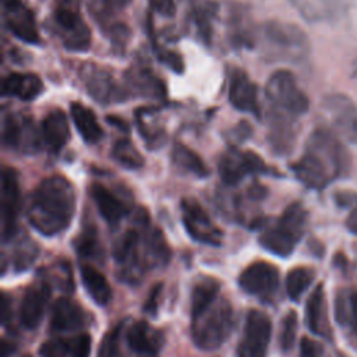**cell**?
Segmentation results:
<instances>
[{"instance_id":"1","label":"cell","mask_w":357,"mask_h":357,"mask_svg":"<svg viewBox=\"0 0 357 357\" xmlns=\"http://www.w3.org/2000/svg\"><path fill=\"white\" fill-rule=\"evenodd\" d=\"M77 195L73 183L60 174L45 177L31 194L26 219L43 236L64 231L75 213Z\"/></svg>"},{"instance_id":"2","label":"cell","mask_w":357,"mask_h":357,"mask_svg":"<svg viewBox=\"0 0 357 357\" xmlns=\"http://www.w3.org/2000/svg\"><path fill=\"white\" fill-rule=\"evenodd\" d=\"M350 158L343 145L326 130H315L301 158L291 165L298 181L310 188H324L333 178L347 173Z\"/></svg>"},{"instance_id":"3","label":"cell","mask_w":357,"mask_h":357,"mask_svg":"<svg viewBox=\"0 0 357 357\" xmlns=\"http://www.w3.org/2000/svg\"><path fill=\"white\" fill-rule=\"evenodd\" d=\"M264 52L269 60L297 61L310 52L308 36L297 25L283 21H268L261 29Z\"/></svg>"},{"instance_id":"4","label":"cell","mask_w":357,"mask_h":357,"mask_svg":"<svg viewBox=\"0 0 357 357\" xmlns=\"http://www.w3.org/2000/svg\"><path fill=\"white\" fill-rule=\"evenodd\" d=\"M307 222V211L303 204H290L280 218L259 236V244L269 252L287 257L303 237Z\"/></svg>"},{"instance_id":"5","label":"cell","mask_w":357,"mask_h":357,"mask_svg":"<svg viewBox=\"0 0 357 357\" xmlns=\"http://www.w3.org/2000/svg\"><path fill=\"white\" fill-rule=\"evenodd\" d=\"M191 319L192 340L202 350L218 349L230 336L234 325V314L226 300H216L206 311Z\"/></svg>"},{"instance_id":"6","label":"cell","mask_w":357,"mask_h":357,"mask_svg":"<svg viewBox=\"0 0 357 357\" xmlns=\"http://www.w3.org/2000/svg\"><path fill=\"white\" fill-rule=\"evenodd\" d=\"M265 95L271 105V112L293 119L303 116L310 107L307 95L297 85L296 77L287 70H278L269 77Z\"/></svg>"},{"instance_id":"7","label":"cell","mask_w":357,"mask_h":357,"mask_svg":"<svg viewBox=\"0 0 357 357\" xmlns=\"http://www.w3.org/2000/svg\"><path fill=\"white\" fill-rule=\"evenodd\" d=\"M3 144L24 155H33L40 149L42 131L35 126L31 116L24 113H8L3 117Z\"/></svg>"},{"instance_id":"8","label":"cell","mask_w":357,"mask_h":357,"mask_svg":"<svg viewBox=\"0 0 357 357\" xmlns=\"http://www.w3.org/2000/svg\"><path fill=\"white\" fill-rule=\"evenodd\" d=\"M53 21L56 33L67 50L85 52L89 49L92 42L91 29L74 6H56Z\"/></svg>"},{"instance_id":"9","label":"cell","mask_w":357,"mask_h":357,"mask_svg":"<svg viewBox=\"0 0 357 357\" xmlns=\"http://www.w3.org/2000/svg\"><path fill=\"white\" fill-rule=\"evenodd\" d=\"M219 174L225 184H238L248 174H261L269 172L264 159L252 151H226L219 160Z\"/></svg>"},{"instance_id":"10","label":"cell","mask_w":357,"mask_h":357,"mask_svg":"<svg viewBox=\"0 0 357 357\" xmlns=\"http://www.w3.org/2000/svg\"><path fill=\"white\" fill-rule=\"evenodd\" d=\"M181 218L187 233L199 243L209 245H220L223 233L212 222L206 211L192 198L181 201Z\"/></svg>"},{"instance_id":"11","label":"cell","mask_w":357,"mask_h":357,"mask_svg":"<svg viewBox=\"0 0 357 357\" xmlns=\"http://www.w3.org/2000/svg\"><path fill=\"white\" fill-rule=\"evenodd\" d=\"M272 333L269 317L258 310H251L245 319L244 335L237 349L238 357H265Z\"/></svg>"},{"instance_id":"12","label":"cell","mask_w":357,"mask_h":357,"mask_svg":"<svg viewBox=\"0 0 357 357\" xmlns=\"http://www.w3.org/2000/svg\"><path fill=\"white\" fill-rule=\"evenodd\" d=\"M81 78L88 93L99 103L121 102L126 98L124 89L114 79L113 74L98 64H84L81 67Z\"/></svg>"},{"instance_id":"13","label":"cell","mask_w":357,"mask_h":357,"mask_svg":"<svg viewBox=\"0 0 357 357\" xmlns=\"http://www.w3.org/2000/svg\"><path fill=\"white\" fill-rule=\"evenodd\" d=\"M238 284L245 293L268 301L278 291L279 272L272 264L264 261L254 262L241 272Z\"/></svg>"},{"instance_id":"14","label":"cell","mask_w":357,"mask_h":357,"mask_svg":"<svg viewBox=\"0 0 357 357\" xmlns=\"http://www.w3.org/2000/svg\"><path fill=\"white\" fill-rule=\"evenodd\" d=\"M18 174L13 167H4L1 174V234L3 241L11 240L17 231V218L21 205Z\"/></svg>"},{"instance_id":"15","label":"cell","mask_w":357,"mask_h":357,"mask_svg":"<svg viewBox=\"0 0 357 357\" xmlns=\"http://www.w3.org/2000/svg\"><path fill=\"white\" fill-rule=\"evenodd\" d=\"M4 22L8 31L20 40L36 45L40 40L35 15L22 0H1Z\"/></svg>"},{"instance_id":"16","label":"cell","mask_w":357,"mask_h":357,"mask_svg":"<svg viewBox=\"0 0 357 357\" xmlns=\"http://www.w3.org/2000/svg\"><path fill=\"white\" fill-rule=\"evenodd\" d=\"M229 100L234 109L250 113L257 119L261 117V109L258 105V89L248 74L233 67L229 71Z\"/></svg>"},{"instance_id":"17","label":"cell","mask_w":357,"mask_h":357,"mask_svg":"<svg viewBox=\"0 0 357 357\" xmlns=\"http://www.w3.org/2000/svg\"><path fill=\"white\" fill-rule=\"evenodd\" d=\"M325 107L343 137L357 144V106L354 102L343 93H333L325 99Z\"/></svg>"},{"instance_id":"18","label":"cell","mask_w":357,"mask_h":357,"mask_svg":"<svg viewBox=\"0 0 357 357\" xmlns=\"http://www.w3.org/2000/svg\"><path fill=\"white\" fill-rule=\"evenodd\" d=\"M89 191L100 216L109 225L119 223L131 211L130 201L119 197L114 191L100 183H93Z\"/></svg>"},{"instance_id":"19","label":"cell","mask_w":357,"mask_h":357,"mask_svg":"<svg viewBox=\"0 0 357 357\" xmlns=\"http://www.w3.org/2000/svg\"><path fill=\"white\" fill-rule=\"evenodd\" d=\"M50 297V287L47 283H39L29 287L21 301L20 322L26 329H35L45 312V307Z\"/></svg>"},{"instance_id":"20","label":"cell","mask_w":357,"mask_h":357,"mask_svg":"<svg viewBox=\"0 0 357 357\" xmlns=\"http://www.w3.org/2000/svg\"><path fill=\"white\" fill-rule=\"evenodd\" d=\"M40 131L46 148L53 153L60 152L70 139V126L64 110L59 107L50 110L42 121Z\"/></svg>"},{"instance_id":"21","label":"cell","mask_w":357,"mask_h":357,"mask_svg":"<svg viewBox=\"0 0 357 357\" xmlns=\"http://www.w3.org/2000/svg\"><path fill=\"white\" fill-rule=\"evenodd\" d=\"M85 311L70 298H59L52 310L50 328L54 332L78 331L85 325Z\"/></svg>"},{"instance_id":"22","label":"cell","mask_w":357,"mask_h":357,"mask_svg":"<svg viewBox=\"0 0 357 357\" xmlns=\"http://www.w3.org/2000/svg\"><path fill=\"white\" fill-rule=\"evenodd\" d=\"M1 92L20 100H33L43 92V82L33 73H10L3 79Z\"/></svg>"},{"instance_id":"23","label":"cell","mask_w":357,"mask_h":357,"mask_svg":"<svg viewBox=\"0 0 357 357\" xmlns=\"http://www.w3.org/2000/svg\"><path fill=\"white\" fill-rule=\"evenodd\" d=\"M163 342L162 332L144 321L134 324L127 333V344L139 354H156L163 346Z\"/></svg>"},{"instance_id":"24","label":"cell","mask_w":357,"mask_h":357,"mask_svg":"<svg viewBox=\"0 0 357 357\" xmlns=\"http://www.w3.org/2000/svg\"><path fill=\"white\" fill-rule=\"evenodd\" d=\"M70 114L78 134L86 144L93 145L102 139L103 128L92 109L86 107L81 102H73L70 106Z\"/></svg>"},{"instance_id":"25","label":"cell","mask_w":357,"mask_h":357,"mask_svg":"<svg viewBox=\"0 0 357 357\" xmlns=\"http://www.w3.org/2000/svg\"><path fill=\"white\" fill-rule=\"evenodd\" d=\"M305 324L312 333L319 336H328L325 294L322 284H318L308 297L305 305Z\"/></svg>"},{"instance_id":"26","label":"cell","mask_w":357,"mask_h":357,"mask_svg":"<svg viewBox=\"0 0 357 357\" xmlns=\"http://www.w3.org/2000/svg\"><path fill=\"white\" fill-rule=\"evenodd\" d=\"M81 279L86 293L98 305H106L112 298V287L103 273L92 265L81 266Z\"/></svg>"},{"instance_id":"27","label":"cell","mask_w":357,"mask_h":357,"mask_svg":"<svg viewBox=\"0 0 357 357\" xmlns=\"http://www.w3.org/2000/svg\"><path fill=\"white\" fill-rule=\"evenodd\" d=\"M219 282L213 278H202L192 287L191 293V318L206 311L219 296Z\"/></svg>"},{"instance_id":"28","label":"cell","mask_w":357,"mask_h":357,"mask_svg":"<svg viewBox=\"0 0 357 357\" xmlns=\"http://www.w3.org/2000/svg\"><path fill=\"white\" fill-rule=\"evenodd\" d=\"M172 159L180 170L192 174L194 177L204 178L209 174V169L199 158V155L195 153L191 148L185 146L184 144H176L173 146Z\"/></svg>"},{"instance_id":"29","label":"cell","mask_w":357,"mask_h":357,"mask_svg":"<svg viewBox=\"0 0 357 357\" xmlns=\"http://www.w3.org/2000/svg\"><path fill=\"white\" fill-rule=\"evenodd\" d=\"M128 84L134 86V89L144 96L163 98L166 93V88L163 82L152 74L148 68L134 70L128 74Z\"/></svg>"},{"instance_id":"30","label":"cell","mask_w":357,"mask_h":357,"mask_svg":"<svg viewBox=\"0 0 357 357\" xmlns=\"http://www.w3.org/2000/svg\"><path fill=\"white\" fill-rule=\"evenodd\" d=\"M112 156L120 166L130 170H137L144 166L142 155L134 146V144L127 138H121L114 142L112 149Z\"/></svg>"},{"instance_id":"31","label":"cell","mask_w":357,"mask_h":357,"mask_svg":"<svg viewBox=\"0 0 357 357\" xmlns=\"http://www.w3.org/2000/svg\"><path fill=\"white\" fill-rule=\"evenodd\" d=\"M314 276L315 273L310 268H305V266L293 268L286 278L287 296L293 301H297L304 294V291L310 287V284L314 280Z\"/></svg>"},{"instance_id":"32","label":"cell","mask_w":357,"mask_h":357,"mask_svg":"<svg viewBox=\"0 0 357 357\" xmlns=\"http://www.w3.org/2000/svg\"><path fill=\"white\" fill-rule=\"evenodd\" d=\"M336 319L349 325L353 333L357 336V291L347 296H340L336 300Z\"/></svg>"},{"instance_id":"33","label":"cell","mask_w":357,"mask_h":357,"mask_svg":"<svg viewBox=\"0 0 357 357\" xmlns=\"http://www.w3.org/2000/svg\"><path fill=\"white\" fill-rule=\"evenodd\" d=\"M38 254V247L35 243H32L29 238L20 240L15 251H14V266L17 271H24L26 269L36 258Z\"/></svg>"},{"instance_id":"34","label":"cell","mask_w":357,"mask_h":357,"mask_svg":"<svg viewBox=\"0 0 357 357\" xmlns=\"http://www.w3.org/2000/svg\"><path fill=\"white\" fill-rule=\"evenodd\" d=\"M296 333H297V315L294 311H289L283 318L280 337H279V344L283 353H289L293 349Z\"/></svg>"},{"instance_id":"35","label":"cell","mask_w":357,"mask_h":357,"mask_svg":"<svg viewBox=\"0 0 357 357\" xmlns=\"http://www.w3.org/2000/svg\"><path fill=\"white\" fill-rule=\"evenodd\" d=\"M39 353H40V357H74L71 337L50 339L40 346Z\"/></svg>"},{"instance_id":"36","label":"cell","mask_w":357,"mask_h":357,"mask_svg":"<svg viewBox=\"0 0 357 357\" xmlns=\"http://www.w3.org/2000/svg\"><path fill=\"white\" fill-rule=\"evenodd\" d=\"M77 252L82 257H93L99 248L96 230L93 226H86L77 238Z\"/></svg>"},{"instance_id":"37","label":"cell","mask_w":357,"mask_h":357,"mask_svg":"<svg viewBox=\"0 0 357 357\" xmlns=\"http://www.w3.org/2000/svg\"><path fill=\"white\" fill-rule=\"evenodd\" d=\"M300 357H326L324 347L310 337H303L300 343Z\"/></svg>"},{"instance_id":"38","label":"cell","mask_w":357,"mask_h":357,"mask_svg":"<svg viewBox=\"0 0 357 357\" xmlns=\"http://www.w3.org/2000/svg\"><path fill=\"white\" fill-rule=\"evenodd\" d=\"M156 49H158V50H155V52H158L159 59H160L166 66H169V67H170L173 71H176V73H181V71H183L184 66H183L181 57H180L178 54H176V53H173V52H170V50H166V49H163V47H159V46H156Z\"/></svg>"},{"instance_id":"39","label":"cell","mask_w":357,"mask_h":357,"mask_svg":"<svg viewBox=\"0 0 357 357\" xmlns=\"http://www.w3.org/2000/svg\"><path fill=\"white\" fill-rule=\"evenodd\" d=\"M152 10L163 17H173L176 14L174 0H149Z\"/></svg>"},{"instance_id":"40","label":"cell","mask_w":357,"mask_h":357,"mask_svg":"<svg viewBox=\"0 0 357 357\" xmlns=\"http://www.w3.org/2000/svg\"><path fill=\"white\" fill-rule=\"evenodd\" d=\"M160 289H162V284H156L153 289H152V291H151V294H149V297L146 298V303H145V305H144V310L146 311V312H149V314H155L156 312V310H158V298H159V294H160Z\"/></svg>"},{"instance_id":"41","label":"cell","mask_w":357,"mask_h":357,"mask_svg":"<svg viewBox=\"0 0 357 357\" xmlns=\"http://www.w3.org/2000/svg\"><path fill=\"white\" fill-rule=\"evenodd\" d=\"M116 339H117V333H112L109 336V339L105 342L102 353L99 354V357H117V347H116Z\"/></svg>"},{"instance_id":"42","label":"cell","mask_w":357,"mask_h":357,"mask_svg":"<svg viewBox=\"0 0 357 357\" xmlns=\"http://www.w3.org/2000/svg\"><path fill=\"white\" fill-rule=\"evenodd\" d=\"M11 318V300L7 296V293H1V322L3 325H7V322Z\"/></svg>"},{"instance_id":"43","label":"cell","mask_w":357,"mask_h":357,"mask_svg":"<svg viewBox=\"0 0 357 357\" xmlns=\"http://www.w3.org/2000/svg\"><path fill=\"white\" fill-rule=\"evenodd\" d=\"M346 225H347V229L357 236V208L349 215Z\"/></svg>"},{"instance_id":"44","label":"cell","mask_w":357,"mask_h":357,"mask_svg":"<svg viewBox=\"0 0 357 357\" xmlns=\"http://www.w3.org/2000/svg\"><path fill=\"white\" fill-rule=\"evenodd\" d=\"M107 121L110 123V124H113V126H116V127H119V130H123V131H128V126H127V123L124 121V120H121V119H117L116 116H107Z\"/></svg>"},{"instance_id":"45","label":"cell","mask_w":357,"mask_h":357,"mask_svg":"<svg viewBox=\"0 0 357 357\" xmlns=\"http://www.w3.org/2000/svg\"><path fill=\"white\" fill-rule=\"evenodd\" d=\"M13 350H14V346L11 343H8L7 340L1 342V349H0V356L1 357H7Z\"/></svg>"},{"instance_id":"46","label":"cell","mask_w":357,"mask_h":357,"mask_svg":"<svg viewBox=\"0 0 357 357\" xmlns=\"http://www.w3.org/2000/svg\"><path fill=\"white\" fill-rule=\"evenodd\" d=\"M56 6L73 7V6H74V0H56Z\"/></svg>"},{"instance_id":"47","label":"cell","mask_w":357,"mask_h":357,"mask_svg":"<svg viewBox=\"0 0 357 357\" xmlns=\"http://www.w3.org/2000/svg\"><path fill=\"white\" fill-rule=\"evenodd\" d=\"M112 3L116 6V7H126L131 3V0H112Z\"/></svg>"}]
</instances>
